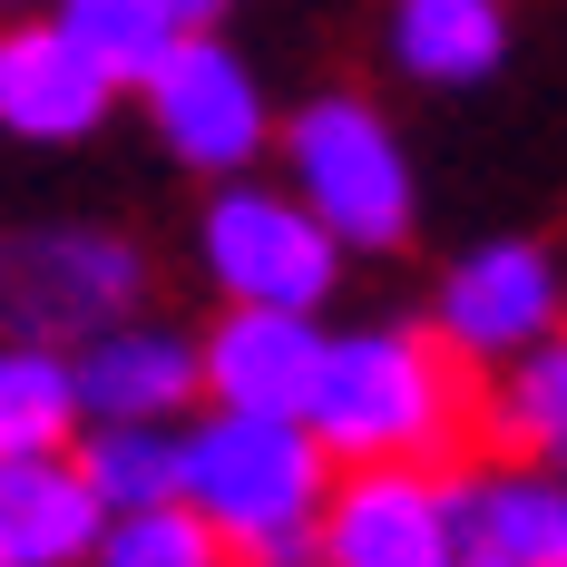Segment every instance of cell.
Masks as SVG:
<instances>
[{"mask_svg":"<svg viewBox=\"0 0 567 567\" xmlns=\"http://www.w3.org/2000/svg\"><path fill=\"white\" fill-rule=\"evenodd\" d=\"M470 372H460L431 323H352L323 333L313 392H303V431L323 441L333 470L352 460H421L451 470V451L470 441Z\"/></svg>","mask_w":567,"mask_h":567,"instance_id":"1","label":"cell"},{"mask_svg":"<svg viewBox=\"0 0 567 567\" xmlns=\"http://www.w3.org/2000/svg\"><path fill=\"white\" fill-rule=\"evenodd\" d=\"M275 147H284V196L333 235L342 255H401L411 226H421V176H411V147L401 127L362 89H323L303 99L293 117H275Z\"/></svg>","mask_w":567,"mask_h":567,"instance_id":"2","label":"cell"},{"mask_svg":"<svg viewBox=\"0 0 567 567\" xmlns=\"http://www.w3.org/2000/svg\"><path fill=\"white\" fill-rule=\"evenodd\" d=\"M333 489V460L303 421H275V411H226L206 401V421H176V499L226 538L235 558L265 548L284 528H313Z\"/></svg>","mask_w":567,"mask_h":567,"instance_id":"3","label":"cell"},{"mask_svg":"<svg viewBox=\"0 0 567 567\" xmlns=\"http://www.w3.org/2000/svg\"><path fill=\"white\" fill-rule=\"evenodd\" d=\"M137 303H147L137 235L89 226V216H40V226L0 235V342L69 352V342L109 333L117 313H137Z\"/></svg>","mask_w":567,"mask_h":567,"instance_id":"4","label":"cell"},{"mask_svg":"<svg viewBox=\"0 0 567 567\" xmlns=\"http://www.w3.org/2000/svg\"><path fill=\"white\" fill-rule=\"evenodd\" d=\"M196 265L216 284V303H293V313H323L352 255H342L284 186L216 176V196H206V216H196Z\"/></svg>","mask_w":567,"mask_h":567,"instance_id":"5","label":"cell"},{"mask_svg":"<svg viewBox=\"0 0 567 567\" xmlns=\"http://www.w3.org/2000/svg\"><path fill=\"white\" fill-rule=\"evenodd\" d=\"M137 99H147L157 147L196 176H255V157L275 147V99H265L255 59L226 50L216 30H176L167 59L137 79Z\"/></svg>","mask_w":567,"mask_h":567,"instance_id":"6","label":"cell"},{"mask_svg":"<svg viewBox=\"0 0 567 567\" xmlns=\"http://www.w3.org/2000/svg\"><path fill=\"white\" fill-rule=\"evenodd\" d=\"M431 333L451 352L460 372H499L509 352L558 333V255L538 235H489L470 245L441 293H431Z\"/></svg>","mask_w":567,"mask_h":567,"instance_id":"7","label":"cell"},{"mask_svg":"<svg viewBox=\"0 0 567 567\" xmlns=\"http://www.w3.org/2000/svg\"><path fill=\"white\" fill-rule=\"evenodd\" d=\"M313 548L323 567H451V499L441 470L421 460H352L333 470L323 509H313Z\"/></svg>","mask_w":567,"mask_h":567,"instance_id":"8","label":"cell"},{"mask_svg":"<svg viewBox=\"0 0 567 567\" xmlns=\"http://www.w3.org/2000/svg\"><path fill=\"white\" fill-rule=\"evenodd\" d=\"M313 362H323V313H293V303H226V313L196 333V401L303 421Z\"/></svg>","mask_w":567,"mask_h":567,"instance_id":"9","label":"cell"},{"mask_svg":"<svg viewBox=\"0 0 567 567\" xmlns=\"http://www.w3.org/2000/svg\"><path fill=\"white\" fill-rule=\"evenodd\" d=\"M117 109V89L79 59V40L59 30L50 10H20L0 20V137L20 147H79L99 137Z\"/></svg>","mask_w":567,"mask_h":567,"instance_id":"10","label":"cell"},{"mask_svg":"<svg viewBox=\"0 0 567 567\" xmlns=\"http://www.w3.org/2000/svg\"><path fill=\"white\" fill-rule=\"evenodd\" d=\"M69 392H79V421H186L196 411V333H176L137 303L109 333L69 342Z\"/></svg>","mask_w":567,"mask_h":567,"instance_id":"11","label":"cell"},{"mask_svg":"<svg viewBox=\"0 0 567 567\" xmlns=\"http://www.w3.org/2000/svg\"><path fill=\"white\" fill-rule=\"evenodd\" d=\"M451 538L509 567H567V489L558 460H489V470H441Z\"/></svg>","mask_w":567,"mask_h":567,"instance_id":"12","label":"cell"},{"mask_svg":"<svg viewBox=\"0 0 567 567\" xmlns=\"http://www.w3.org/2000/svg\"><path fill=\"white\" fill-rule=\"evenodd\" d=\"M109 509L69 451H0V567H89Z\"/></svg>","mask_w":567,"mask_h":567,"instance_id":"13","label":"cell"},{"mask_svg":"<svg viewBox=\"0 0 567 567\" xmlns=\"http://www.w3.org/2000/svg\"><path fill=\"white\" fill-rule=\"evenodd\" d=\"M518 50L509 0H392V59L421 89H480Z\"/></svg>","mask_w":567,"mask_h":567,"instance_id":"14","label":"cell"},{"mask_svg":"<svg viewBox=\"0 0 567 567\" xmlns=\"http://www.w3.org/2000/svg\"><path fill=\"white\" fill-rule=\"evenodd\" d=\"M470 421L499 441V460H558L567 451V342L548 333V342H528V352H509L489 401Z\"/></svg>","mask_w":567,"mask_h":567,"instance_id":"15","label":"cell"},{"mask_svg":"<svg viewBox=\"0 0 567 567\" xmlns=\"http://www.w3.org/2000/svg\"><path fill=\"white\" fill-rule=\"evenodd\" d=\"M69 470L89 480L99 509H157L176 499V421H79L69 431Z\"/></svg>","mask_w":567,"mask_h":567,"instance_id":"16","label":"cell"},{"mask_svg":"<svg viewBox=\"0 0 567 567\" xmlns=\"http://www.w3.org/2000/svg\"><path fill=\"white\" fill-rule=\"evenodd\" d=\"M40 10L79 40V59H89L109 89H137V79L167 59V40H176L157 0H40Z\"/></svg>","mask_w":567,"mask_h":567,"instance_id":"17","label":"cell"},{"mask_svg":"<svg viewBox=\"0 0 567 567\" xmlns=\"http://www.w3.org/2000/svg\"><path fill=\"white\" fill-rule=\"evenodd\" d=\"M69 431H79L69 352L0 342V451H69Z\"/></svg>","mask_w":567,"mask_h":567,"instance_id":"18","label":"cell"},{"mask_svg":"<svg viewBox=\"0 0 567 567\" xmlns=\"http://www.w3.org/2000/svg\"><path fill=\"white\" fill-rule=\"evenodd\" d=\"M235 548L206 528V518L186 509V499H157V509H117L99 528V548L89 567H226Z\"/></svg>","mask_w":567,"mask_h":567,"instance_id":"19","label":"cell"},{"mask_svg":"<svg viewBox=\"0 0 567 567\" xmlns=\"http://www.w3.org/2000/svg\"><path fill=\"white\" fill-rule=\"evenodd\" d=\"M157 10H167V30H216L235 0H157Z\"/></svg>","mask_w":567,"mask_h":567,"instance_id":"20","label":"cell"},{"mask_svg":"<svg viewBox=\"0 0 567 567\" xmlns=\"http://www.w3.org/2000/svg\"><path fill=\"white\" fill-rule=\"evenodd\" d=\"M451 567H509V558H480V548H451Z\"/></svg>","mask_w":567,"mask_h":567,"instance_id":"21","label":"cell"},{"mask_svg":"<svg viewBox=\"0 0 567 567\" xmlns=\"http://www.w3.org/2000/svg\"><path fill=\"white\" fill-rule=\"evenodd\" d=\"M20 10H40V0H0V20H20Z\"/></svg>","mask_w":567,"mask_h":567,"instance_id":"22","label":"cell"},{"mask_svg":"<svg viewBox=\"0 0 567 567\" xmlns=\"http://www.w3.org/2000/svg\"><path fill=\"white\" fill-rule=\"evenodd\" d=\"M226 567H255V558H226Z\"/></svg>","mask_w":567,"mask_h":567,"instance_id":"23","label":"cell"}]
</instances>
